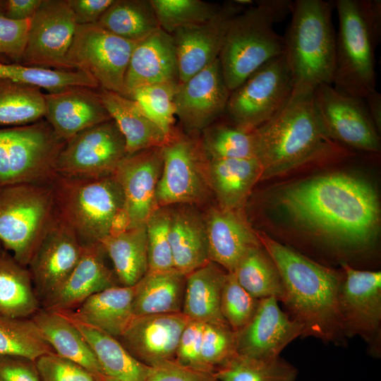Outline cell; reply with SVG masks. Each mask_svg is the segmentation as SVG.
Returning a JSON list of instances; mask_svg holds the SVG:
<instances>
[{
    "label": "cell",
    "instance_id": "cell-57",
    "mask_svg": "<svg viewBox=\"0 0 381 381\" xmlns=\"http://www.w3.org/2000/svg\"><path fill=\"white\" fill-rule=\"evenodd\" d=\"M5 0H0V11L2 10Z\"/></svg>",
    "mask_w": 381,
    "mask_h": 381
},
{
    "label": "cell",
    "instance_id": "cell-31",
    "mask_svg": "<svg viewBox=\"0 0 381 381\" xmlns=\"http://www.w3.org/2000/svg\"><path fill=\"white\" fill-rule=\"evenodd\" d=\"M169 238L174 268L183 274L210 261L205 219L195 212L187 208L171 212Z\"/></svg>",
    "mask_w": 381,
    "mask_h": 381
},
{
    "label": "cell",
    "instance_id": "cell-43",
    "mask_svg": "<svg viewBox=\"0 0 381 381\" xmlns=\"http://www.w3.org/2000/svg\"><path fill=\"white\" fill-rule=\"evenodd\" d=\"M202 147L207 159L256 158L257 145L253 131L235 126L210 125L203 130Z\"/></svg>",
    "mask_w": 381,
    "mask_h": 381
},
{
    "label": "cell",
    "instance_id": "cell-2",
    "mask_svg": "<svg viewBox=\"0 0 381 381\" xmlns=\"http://www.w3.org/2000/svg\"><path fill=\"white\" fill-rule=\"evenodd\" d=\"M258 237L282 277L289 315L303 327L301 337L345 346L339 308L344 273L318 263L265 234Z\"/></svg>",
    "mask_w": 381,
    "mask_h": 381
},
{
    "label": "cell",
    "instance_id": "cell-29",
    "mask_svg": "<svg viewBox=\"0 0 381 381\" xmlns=\"http://www.w3.org/2000/svg\"><path fill=\"white\" fill-rule=\"evenodd\" d=\"M261 174L262 167L257 158L207 159L210 188L222 209L238 210L260 180Z\"/></svg>",
    "mask_w": 381,
    "mask_h": 381
},
{
    "label": "cell",
    "instance_id": "cell-54",
    "mask_svg": "<svg viewBox=\"0 0 381 381\" xmlns=\"http://www.w3.org/2000/svg\"><path fill=\"white\" fill-rule=\"evenodd\" d=\"M77 25L97 24L114 0H67Z\"/></svg>",
    "mask_w": 381,
    "mask_h": 381
},
{
    "label": "cell",
    "instance_id": "cell-27",
    "mask_svg": "<svg viewBox=\"0 0 381 381\" xmlns=\"http://www.w3.org/2000/svg\"><path fill=\"white\" fill-rule=\"evenodd\" d=\"M134 295L135 285H116L90 296L73 310L62 313L74 322L117 339L135 317L133 310Z\"/></svg>",
    "mask_w": 381,
    "mask_h": 381
},
{
    "label": "cell",
    "instance_id": "cell-24",
    "mask_svg": "<svg viewBox=\"0 0 381 381\" xmlns=\"http://www.w3.org/2000/svg\"><path fill=\"white\" fill-rule=\"evenodd\" d=\"M100 243L83 246L81 257L64 283L42 302L43 309L54 312L73 310L90 296L116 286L104 261Z\"/></svg>",
    "mask_w": 381,
    "mask_h": 381
},
{
    "label": "cell",
    "instance_id": "cell-8",
    "mask_svg": "<svg viewBox=\"0 0 381 381\" xmlns=\"http://www.w3.org/2000/svg\"><path fill=\"white\" fill-rule=\"evenodd\" d=\"M54 215L50 183L0 188V243L21 265L28 266Z\"/></svg>",
    "mask_w": 381,
    "mask_h": 381
},
{
    "label": "cell",
    "instance_id": "cell-16",
    "mask_svg": "<svg viewBox=\"0 0 381 381\" xmlns=\"http://www.w3.org/2000/svg\"><path fill=\"white\" fill-rule=\"evenodd\" d=\"M77 24L67 0H42L30 21L20 64L69 70L66 56Z\"/></svg>",
    "mask_w": 381,
    "mask_h": 381
},
{
    "label": "cell",
    "instance_id": "cell-33",
    "mask_svg": "<svg viewBox=\"0 0 381 381\" xmlns=\"http://www.w3.org/2000/svg\"><path fill=\"white\" fill-rule=\"evenodd\" d=\"M186 275L175 269L147 270L135 285V317L182 312Z\"/></svg>",
    "mask_w": 381,
    "mask_h": 381
},
{
    "label": "cell",
    "instance_id": "cell-58",
    "mask_svg": "<svg viewBox=\"0 0 381 381\" xmlns=\"http://www.w3.org/2000/svg\"><path fill=\"white\" fill-rule=\"evenodd\" d=\"M0 381H2L1 378H0Z\"/></svg>",
    "mask_w": 381,
    "mask_h": 381
},
{
    "label": "cell",
    "instance_id": "cell-45",
    "mask_svg": "<svg viewBox=\"0 0 381 381\" xmlns=\"http://www.w3.org/2000/svg\"><path fill=\"white\" fill-rule=\"evenodd\" d=\"M179 83H164L135 89L130 98L135 100L147 116L170 139L176 133L174 95Z\"/></svg>",
    "mask_w": 381,
    "mask_h": 381
},
{
    "label": "cell",
    "instance_id": "cell-34",
    "mask_svg": "<svg viewBox=\"0 0 381 381\" xmlns=\"http://www.w3.org/2000/svg\"><path fill=\"white\" fill-rule=\"evenodd\" d=\"M100 244L111 259L122 286L135 285L147 272L145 225L110 234Z\"/></svg>",
    "mask_w": 381,
    "mask_h": 381
},
{
    "label": "cell",
    "instance_id": "cell-40",
    "mask_svg": "<svg viewBox=\"0 0 381 381\" xmlns=\"http://www.w3.org/2000/svg\"><path fill=\"white\" fill-rule=\"evenodd\" d=\"M298 373L280 356L259 359L238 353L214 372L219 381H296Z\"/></svg>",
    "mask_w": 381,
    "mask_h": 381
},
{
    "label": "cell",
    "instance_id": "cell-21",
    "mask_svg": "<svg viewBox=\"0 0 381 381\" xmlns=\"http://www.w3.org/2000/svg\"><path fill=\"white\" fill-rule=\"evenodd\" d=\"M278 303L272 297L260 299L251 320L236 332L238 354L274 358L291 341L302 337V325L283 311Z\"/></svg>",
    "mask_w": 381,
    "mask_h": 381
},
{
    "label": "cell",
    "instance_id": "cell-32",
    "mask_svg": "<svg viewBox=\"0 0 381 381\" xmlns=\"http://www.w3.org/2000/svg\"><path fill=\"white\" fill-rule=\"evenodd\" d=\"M219 266L210 261L186 276L182 313L190 320L228 325L220 310L227 272Z\"/></svg>",
    "mask_w": 381,
    "mask_h": 381
},
{
    "label": "cell",
    "instance_id": "cell-10",
    "mask_svg": "<svg viewBox=\"0 0 381 381\" xmlns=\"http://www.w3.org/2000/svg\"><path fill=\"white\" fill-rule=\"evenodd\" d=\"M294 90L283 54L264 64L230 92L224 114L234 126L253 131L284 107Z\"/></svg>",
    "mask_w": 381,
    "mask_h": 381
},
{
    "label": "cell",
    "instance_id": "cell-18",
    "mask_svg": "<svg viewBox=\"0 0 381 381\" xmlns=\"http://www.w3.org/2000/svg\"><path fill=\"white\" fill-rule=\"evenodd\" d=\"M162 147L127 155L114 175L124 197V214L127 228L146 224L159 207L156 192L162 169Z\"/></svg>",
    "mask_w": 381,
    "mask_h": 381
},
{
    "label": "cell",
    "instance_id": "cell-48",
    "mask_svg": "<svg viewBox=\"0 0 381 381\" xmlns=\"http://www.w3.org/2000/svg\"><path fill=\"white\" fill-rule=\"evenodd\" d=\"M236 353V332L229 325L205 323L201 358L207 372L214 373Z\"/></svg>",
    "mask_w": 381,
    "mask_h": 381
},
{
    "label": "cell",
    "instance_id": "cell-13",
    "mask_svg": "<svg viewBox=\"0 0 381 381\" xmlns=\"http://www.w3.org/2000/svg\"><path fill=\"white\" fill-rule=\"evenodd\" d=\"M344 273L339 308L346 339L361 337L373 358L381 356V272L340 263Z\"/></svg>",
    "mask_w": 381,
    "mask_h": 381
},
{
    "label": "cell",
    "instance_id": "cell-41",
    "mask_svg": "<svg viewBox=\"0 0 381 381\" xmlns=\"http://www.w3.org/2000/svg\"><path fill=\"white\" fill-rule=\"evenodd\" d=\"M0 78L45 89L55 92L70 87L98 89L97 81L80 70H56L0 62Z\"/></svg>",
    "mask_w": 381,
    "mask_h": 381
},
{
    "label": "cell",
    "instance_id": "cell-37",
    "mask_svg": "<svg viewBox=\"0 0 381 381\" xmlns=\"http://www.w3.org/2000/svg\"><path fill=\"white\" fill-rule=\"evenodd\" d=\"M97 24L134 42L143 40L159 28L151 0H114Z\"/></svg>",
    "mask_w": 381,
    "mask_h": 381
},
{
    "label": "cell",
    "instance_id": "cell-11",
    "mask_svg": "<svg viewBox=\"0 0 381 381\" xmlns=\"http://www.w3.org/2000/svg\"><path fill=\"white\" fill-rule=\"evenodd\" d=\"M138 42L97 24L77 25L66 64L69 70H80L92 76L99 88L123 95L126 71Z\"/></svg>",
    "mask_w": 381,
    "mask_h": 381
},
{
    "label": "cell",
    "instance_id": "cell-7",
    "mask_svg": "<svg viewBox=\"0 0 381 381\" xmlns=\"http://www.w3.org/2000/svg\"><path fill=\"white\" fill-rule=\"evenodd\" d=\"M293 3L260 0L232 19L218 57L230 92L264 64L284 54L283 37L274 24L291 14Z\"/></svg>",
    "mask_w": 381,
    "mask_h": 381
},
{
    "label": "cell",
    "instance_id": "cell-22",
    "mask_svg": "<svg viewBox=\"0 0 381 381\" xmlns=\"http://www.w3.org/2000/svg\"><path fill=\"white\" fill-rule=\"evenodd\" d=\"M190 320L182 312L134 317L118 339L135 358L152 367L175 360L179 339Z\"/></svg>",
    "mask_w": 381,
    "mask_h": 381
},
{
    "label": "cell",
    "instance_id": "cell-9",
    "mask_svg": "<svg viewBox=\"0 0 381 381\" xmlns=\"http://www.w3.org/2000/svg\"><path fill=\"white\" fill-rule=\"evenodd\" d=\"M64 144L44 119L0 128V188L51 183Z\"/></svg>",
    "mask_w": 381,
    "mask_h": 381
},
{
    "label": "cell",
    "instance_id": "cell-36",
    "mask_svg": "<svg viewBox=\"0 0 381 381\" xmlns=\"http://www.w3.org/2000/svg\"><path fill=\"white\" fill-rule=\"evenodd\" d=\"M40 304L30 271L12 255L0 253V315L30 318Z\"/></svg>",
    "mask_w": 381,
    "mask_h": 381
},
{
    "label": "cell",
    "instance_id": "cell-28",
    "mask_svg": "<svg viewBox=\"0 0 381 381\" xmlns=\"http://www.w3.org/2000/svg\"><path fill=\"white\" fill-rule=\"evenodd\" d=\"M97 91L104 107L125 139L128 155L162 147L169 140L135 100L101 88Z\"/></svg>",
    "mask_w": 381,
    "mask_h": 381
},
{
    "label": "cell",
    "instance_id": "cell-50",
    "mask_svg": "<svg viewBox=\"0 0 381 381\" xmlns=\"http://www.w3.org/2000/svg\"><path fill=\"white\" fill-rule=\"evenodd\" d=\"M0 11V62L20 64L25 49L30 20H13Z\"/></svg>",
    "mask_w": 381,
    "mask_h": 381
},
{
    "label": "cell",
    "instance_id": "cell-47",
    "mask_svg": "<svg viewBox=\"0 0 381 381\" xmlns=\"http://www.w3.org/2000/svg\"><path fill=\"white\" fill-rule=\"evenodd\" d=\"M170 217L171 212L165 207H159L145 224L150 271L174 269L169 238Z\"/></svg>",
    "mask_w": 381,
    "mask_h": 381
},
{
    "label": "cell",
    "instance_id": "cell-17",
    "mask_svg": "<svg viewBox=\"0 0 381 381\" xmlns=\"http://www.w3.org/2000/svg\"><path fill=\"white\" fill-rule=\"evenodd\" d=\"M229 94L217 59L179 83L174 99L176 117L190 133L203 131L224 114Z\"/></svg>",
    "mask_w": 381,
    "mask_h": 381
},
{
    "label": "cell",
    "instance_id": "cell-44",
    "mask_svg": "<svg viewBox=\"0 0 381 381\" xmlns=\"http://www.w3.org/2000/svg\"><path fill=\"white\" fill-rule=\"evenodd\" d=\"M159 28L171 34L176 30L205 23L220 9L218 4L201 0H151Z\"/></svg>",
    "mask_w": 381,
    "mask_h": 381
},
{
    "label": "cell",
    "instance_id": "cell-14",
    "mask_svg": "<svg viewBox=\"0 0 381 381\" xmlns=\"http://www.w3.org/2000/svg\"><path fill=\"white\" fill-rule=\"evenodd\" d=\"M127 155L125 139L111 119L66 140L57 157L56 172L71 177L111 176Z\"/></svg>",
    "mask_w": 381,
    "mask_h": 381
},
{
    "label": "cell",
    "instance_id": "cell-23",
    "mask_svg": "<svg viewBox=\"0 0 381 381\" xmlns=\"http://www.w3.org/2000/svg\"><path fill=\"white\" fill-rule=\"evenodd\" d=\"M44 120L66 141L78 133L111 119L97 89L70 87L44 93Z\"/></svg>",
    "mask_w": 381,
    "mask_h": 381
},
{
    "label": "cell",
    "instance_id": "cell-15",
    "mask_svg": "<svg viewBox=\"0 0 381 381\" xmlns=\"http://www.w3.org/2000/svg\"><path fill=\"white\" fill-rule=\"evenodd\" d=\"M313 100L318 118L332 142L368 152L380 150L379 133L363 99L323 84L315 90Z\"/></svg>",
    "mask_w": 381,
    "mask_h": 381
},
{
    "label": "cell",
    "instance_id": "cell-53",
    "mask_svg": "<svg viewBox=\"0 0 381 381\" xmlns=\"http://www.w3.org/2000/svg\"><path fill=\"white\" fill-rule=\"evenodd\" d=\"M0 378L2 381H41L34 361L12 356H0Z\"/></svg>",
    "mask_w": 381,
    "mask_h": 381
},
{
    "label": "cell",
    "instance_id": "cell-20",
    "mask_svg": "<svg viewBox=\"0 0 381 381\" xmlns=\"http://www.w3.org/2000/svg\"><path fill=\"white\" fill-rule=\"evenodd\" d=\"M245 8L234 1L225 3L209 20L180 28L171 34L180 83L218 59L231 21Z\"/></svg>",
    "mask_w": 381,
    "mask_h": 381
},
{
    "label": "cell",
    "instance_id": "cell-25",
    "mask_svg": "<svg viewBox=\"0 0 381 381\" xmlns=\"http://www.w3.org/2000/svg\"><path fill=\"white\" fill-rule=\"evenodd\" d=\"M179 83L172 35L160 28L139 41L131 54L124 80V97L143 86Z\"/></svg>",
    "mask_w": 381,
    "mask_h": 381
},
{
    "label": "cell",
    "instance_id": "cell-4",
    "mask_svg": "<svg viewBox=\"0 0 381 381\" xmlns=\"http://www.w3.org/2000/svg\"><path fill=\"white\" fill-rule=\"evenodd\" d=\"M334 1L296 0L283 37L284 56L296 91H311L332 84L336 33L332 23Z\"/></svg>",
    "mask_w": 381,
    "mask_h": 381
},
{
    "label": "cell",
    "instance_id": "cell-56",
    "mask_svg": "<svg viewBox=\"0 0 381 381\" xmlns=\"http://www.w3.org/2000/svg\"><path fill=\"white\" fill-rule=\"evenodd\" d=\"M369 115L378 133L381 128V95L376 89L363 99Z\"/></svg>",
    "mask_w": 381,
    "mask_h": 381
},
{
    "label": "cell",
    "instance_id": "cell-55",
    "mask_svg": "<svg viewBox=\"0 0 381 381\" xmlns=\"http://www.w3.org/2000/svg\"><path fill=\"white\" fill-rule=\"evenodd\" d=\"M42 0H5L1 13L13 20H30Z\"/></svg>",
    "mask_w": 381,
    "mask_h": 381
},
{
    "label": "cell",
    "instance_id": "cell-42",
    "mask_svg": "<svg viewBox=\"0 0 381 381\" xmlns=\"http://www.w3.org/2000/svg\"><path fill=\"white\" fill-rule=\"evenodd\" d=\"M54 352L31 318L0 315V356L23 357L32 361Z\"/></svg>",
    "mask_w": 381,
    "mask_h": 381
},
{
    "label": "cell",
    "instance_id": "cell-1",
    "mask_svg": "<svg viewBox=\"0 0 381 381\" xmlns=\"http://www.w3.org/2000/svg\"><path fill=\"white\" fill-rule=\"evenodd\" d=\"M278 203L292 219L338 248L363 250L377 234V195L367 181L345 174L316 176L292 184Z\"/></svg>",
    "mask_w": 381,
    "mask_h": 381
},
{
    "label": "cell",
    "instance_id": "cell-12",
    "mask_svg": "<svg viewBox=\"0 0 381 381\" xmlns=\"http://www.w3.org/2000/svg\"><path fill=\"white\" fill-rule=\"evenodd\" d=\"M162 150V169L156 192L158 207L202 201L210 189L202 140L176 131Z\"/></svg>",
    "mask_w": 381,
    "mask_h": 381
},
{
    "label": "cell",
    "instance_id": "cell-35",
    "mask_svg": "<svg viewBox=\"0 0 381 381\" xmlns=\"http://www.w3.org/2000/svg\"><path fill=\"white\" fill-rule=\"evenodd\" d=\"M73 322L95 353L102 370L103 381L146 380L150 367L135 358L118 339Z\"/></svg>",
    "mask_w": 381,
    "mask_h": 381
},
{
    "label": "cell",
    "instance_id": "cell-26",
    "mask_svg": "<svg viewBox=\"0 0 381 381\" xmlns=\"http://www.w3.org/2000/svg\"><path fill=\"white\" fill-rule=\"evenodd\" d=\"M205 223L210 260L228 272L250 248L261 245L237 210L211 209Z\"/></svg>",
    "mask_w": 381,
    "mask_h": 381
},
{
    "label": "cell",
    "instance_id": "cell-3",
    "mask_svg": "<svg viewBox=\"0 0 381 381\" xmlns=\"http://www.w3.org/2000/svg\"><path fill=\"white\" fill-rule=\"evenodd\" d=\"M311 91H296L284 107L254 131L260 180L290 171L333 150Z\"/></svg>",
    "mask_w": 381,
    "mask_h": 381
},
{
    "label": "cell",
    "instance_id": "cell-6",
    "mask_svg": "<svg viewBox=\"0 0 381 381\" xmlns=\"http://www.w3.org/2000/svg\"><path fill=\"white\" fill-rule=\"evenodd\" d=\"M339 20L332 85L364 99L375 90V50L381 38L380 0L334 1Z\"/></svg>",
    "mask_w": 381,
    "mask_h": 381
},
{
    "label": "cell",
    "instance_id": "cell-5",
    "mask_svg": "<svg viewBox=\"0 0 381 381\" xmlns=\"http://www.w3.org/2000/svg\"><path fill=\"white\" fill-rule=\"evenodd\" d=\"M55 213L82 246L101 243L110 234L127 228L124 197L115 176L71 177L51 181Z\"/></svg>",
    "mask_w": 381,
    "mask_h": 381
},
{
    "label": "cell",
    "instance_id": "cell-30",
    "mask_svg": "<svg viewBox=\"0 0 381 381\" xmlns=\"http://www.w3.org/2000/svg\"><path fill=\"white\" fill-rule=\"evenodd\" d=\"M54 352L73 361L103 380L101 366L75 323L62 313L40 309L30 318Z\"/></svg>",
    "mask_w": 381,
    "mask_h": 381
},
{
    "label": "cell",
    "instance_id": "cell-38",
    "mask_svg": "<svg viewBox=\"0 0 381 381\" xmlns=\"http://www.w3.org/2000/svg\"><path fill=\"white\" fill-rule=\"evenodd\" d=\"M242 287L258 299L283 303L285 289L279 270L262 244L250 248L232 272Z\"/></svg>",
    "mask_w": 381,
    "mask_h": 381
},
{
    "label": "cell",
    "instance_id": "cell-46",
    "mask_svg": "<svg viewBox=\"0 0 381 381\" xmlns=\"http://www.w3.org/2000/svg\"><path fill=\"white\" fill-rule=\"evenodd\" d=\"M259 301L241 286L233 272H227L220 310L222 317L234 331L241 329L251 320Z\"/></svg>",
    "mask_w": 381,
    "mask_h": 381
},
{
    "label": "cell",
    "instance_id": "cell-49",
    "mask_svg": "<svg viewBox=\"0 0 381 381\" xmlns=\"http://www.w3.org/2000/svg\"><path fill=\"white\" fill-rule=\"evenodd\" d=\"M41 381H103L79 364L51 352L35 361Z\"/></svg>",
    "mask_w": 381,
    "mask_h": 381
},
{
    "label": "cell",
    "instance_id": "cell-52",
    "mask_svg": "<svg viewBox=\"0 0 381 381\" xmlns=\"http://www.w3.org/2000/svg\"><path fill=\"white\" fill-rule=\"evenodd\" d=\"M145 381H219L213 373L183 366L175 361L149 368Z\"/></svg>",
    "mask_w": 381,
    "mask_h": 381
},
{
    "label": "cell",
    "instance_id": "cell-51",
    "mask_svg": "<svg viewBox=\"0 0 381 381\" xmlns=\"http://www.w3.org/2000/svg\"><path fill=\"white\" fill-rule=\"evenodd\" d=\"M204 325V322L190 320L181 333L174 361L183 366L207 372L201 358Z\"/></svg>",
    "mask_w": 381,
    "mask_h": 381
},
{
    "label": "cell",
    "instance_id": "cell-39",
    "mask_svg": "<svg viewBox=\"0 0 381 381\" xmlns=\"http://www.w3.org/2000/svg\"><path fill=\"white\" fill-rule=\"evenodd\" d=\"M44 114L41 88L0 78V128L31 124L42 119Z\"/></svg>",
    "mask_w": 381,
    "mask_h": 381
},
{
    "label": "cell",
    "instance_id": "cell-19",
    "mask_svg": "<svg viewBox=\"0 0 381 381\" xmlns=\"http://www.w3.org/2000/svg\"><path fill=\"white\" fill-rule=\"evenodd\" d=\"M83 246L56 214L29 264L35 293L42 302L66 279L79 261Z\"/></svg>",
    "mask_w": 381,
    "mask_h": 381
}]
</instances>
